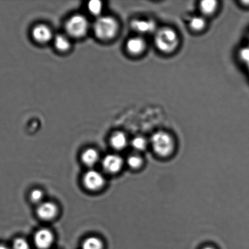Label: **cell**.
I'll return each instance as SVG.
<instances>
[{"label": "cell", "mask_w": 249, "mask_h": 249, "mask_svg": "<svg viewBox=\"0 0 249 249\" xmlns=\"http://www.w3.org/2000/svg\"><path fill=\"white\" fill-rule=\"evenodd\" d=\"M154 45L160 53L170 54L174 53L180 43L179 35L174 29L170 27L158 28L153 38Z\"/></svg>", "instance_id": "6da1fadb"}, {"label": "cell", "mask_w": 249, "mask_h": 249, "mask_svg": "<svg viewBox=\"0 0 249 249\" xmlns=\"http://www.w3.org/2000/svg\"><path fill=\"white\" fill-rule=\"evenodd\" d=\"M150 142L153 152L161 158H168L175 150V141L169 133L158 131L151 136Z\"/></svg>", "instance_id": "7a4b0ae2"}, {"label": "cell", "mask_w": 249, "mask_h": 249, "mask_svg": "<svg viewBox=\"0 0 249 249\" xmlns=\"http://www.w3.org/2000/svg\"><path fill=\"white\" fill-rule=\"evenodd\" d=\"M118 22L113 17L109 16L100 17L94 26L95 36L103 40L113 38L118 33Z\"/></svg>", "instance_id": "3957f363"}, {"label": "cell", "mask_w": 249, "mask_h": 249, "mask_svg": "<svg viewBox=\"0 0 249 249\" xmlns=\"http://www.w3.org/2000/svg\"><path fill=\"white\" fill-rule=\"evenodd\" d=\"M65 29L67 33L73 37H82L87 33L89 22L84 16L75 15L68 19L65 24Z\"/></svg>", "instance_id": "277c9868"}, {"label": "cell", "mask_w": 249, "mask_h": 249, "mask_svg": "<svg viewBox=\"0 0 249 249\" xmlns=\"http://www.w3.org/2000/svg\"><path fill=\"white\" fill-rule=\"evenodd\" d=\"M131 26L133 31L139 35L153 34L158 28L155 21L151 19H135L132 21Z\"/></svg>", "instance_id": "5b68a950"}, {"label": "cell", "mask_w": 249, "mask_h": 249, "mask_svg": "<svg viewBox=\"0 0 249 249\" xmlns=\"http://www.w3.org/2000/svg\"><path fill=\"white\" fill-rule=\"evenodd\" d=\"M83 182L87 189L90 190H97L103 186L104 179L103 176L95 170H90L85 173Z\"/></svg>", "instance_id": "8992f818"}, {"label": "cell", "mask_w": 249, "mask_h": 249, "mask_svg": "<svg viewBox=\"0 0 249 249\" xmlns=\"http://www.w3.org/2000/svg\"><path fill=\"white\" fill-rule=\"evenodd\" d=\"M147 43L142 36H133L126 42V50L130 54L135 56L142 54L146 50Z\"/></svg>", "instance_id": "52a82bcc"}, {"label": "cell", "mask_w": 249, "mask_h": 249, "mask_svg": "<svg viewBox=\"0 0 249 249\" xmlns=\"http://www.w3.org/2000/svg\"><path fill=\"white\" fill-rule=\"evenodd\" d=\"M54 240L53 233L48 229H42L37 231L34 236V242L40 249H46L50 247Z\"/></svg>", "instance_id": "ba28073f"}, {"label": "cell", "mask_w": 249, "mask_h": 249, "mask_svg": "<svg viewBox=\"0 0 249 249\" xmlns=\"http://www.w3.org/2000/svg\"><path fill=\"white\" fill-rule=\"evenodd\" d=\"M123 160L120 156L116 155H109L104 158L102 165L105 170L109 173L118 172L123 167Z\"/></svg>", "instance_id": "9c48e42d"}, {"label": "cell", "mask_w": 249, "mask_h": 249, "mask_svg": "<svg viewBox=\"0 0 249 249\" xmlns=\"http://www.w3.org/2000/svg\"><path fill=\"white\" fill-rule=\"evenodd\" d=\"M32 34L34 40L40 43L48 42L53 36L50 28L44 24H39L34 27Z\"/></svg>", "instance_id": "30bf717a"}, {"label": "cell", "mask_w": 249, "mask_h": 249, "mask_svg": "<svg viewBox=\"0 0 249 249\" xmlns=\"http://www.w3.org/2000/svg\"><path fill=\"white\" fill-rule=\"evenodd\" d=\"M39 218L44 220H50L55 218L57 213V209L52 202H43L38 206L37 211Z\"/></svg>", "instance_id": "8fae6325"}, {"label": "cell", "mask_w": 249, "mask_h": 249, "mask_svg": "<svg viewBox=\"0 0 249 249\" xmlns=\"http://www.w3.org/2000/svg\"><path fill=\"white\" fill-rule=\"evenodd\" d=\"M219 7L218 2L215 0H204L199 2V11L201 16L211 17L216 13Z\"/></svg>", "instance_id": "7c38bea8"}, {"label": "cell", "mask_w": 249, "mask_h": 249, "mask_svg": "<svg viewBox=\"0 0 249 249\" xmlns=\"http://www.w3.org/2000/svg\"><path fill=\"white\" fill-rule=\"evenodd\" d=\"M207 21L206 17L202 16L192 17L190 19L189 26L190 29L195 33H200L206 28Z\"/></svg>", "instance_id": "4fadbf2b"}, {"label": "cell", "mask_w": 249, "mask_h": 249, "mask_svg": "<svg viewBox=\"0 0 249 249\" xmlns=\"http://www.w3.org/2000/svg\"><path fill=\"white\" fill-rule=\"evenodd\" d=\"M111 145L118 150H123L128 144V139L123 132H117L113 134L111 139Z\"/></svg>", "instance_id": "5bb4252c"}, {"label": "cell", "mask_w": 249, "mask_h": 249, "mask_svg": "<svg viewBox=\"0 0 249 249\" xmlns=\"http://www.w3.org/2000/svg\"><path fill=\"white\" fill-rule=\"evenodd\" d=\"M98 153L93 148L87 149L82 155V162L87 166L94 165L98 160Z\"/></svg>", "instance_id": "9a60e30c"}, {"label": "cell", "mask_w": 249, "mask_h": 249, "mask_svg": "<svg viewBox=\"0 0 249 249\" xmlns=\"http://www.w3.org/2000/svg\"><path fill=\"white\" fill-rule=\"evenodd\" d=\"M55 45L57 50L64 51L69 50L70 41L67 36L63 35H57L55 38Z\"/></svg>", "instance_id": "2e32d148"}, {"label": "cell", "mask_w": 249, "mask_h": 249, "mask_svg": "<svg viewBox=\"0 0 249 249\" xmlns=\"http://www.w3.org/2000/svg\"><path fill=\"white\" fill-rule=\"evenodd\" d=\"M148 141L143 136H136L131 141V145L134 150L137 151H143L147 148Z\"/></svg>", "instance_id": "e0dca14e"}, {"label": "cell", "mask_w": 249, "mask_h": 249, "mask_svg": "<svg viewBox=\"0 0 249 249\" xmlns=\"http://www.w3.org/2000/svg\"><path fill=\"white\" fill-rule=\"evenodd\" d=\"M82 249H102V243L97 238L90 237L83 243Z\"/></svg>", "instance_id": "ac0fdd59"}, {"label": "cell", "mask_w": 249, "mask_h": 249, "mask_svg": "<svg viewBox=\"0 0 249 249\" xmlns=\"http://www.w3.org/2000/svg\"><path fill=\"white\" fill-rule=\"evenodd\" d=\"M129 167L134 170H137L142 167L143 164V158L138 155H133L129 156L127 160Z\"/></svg>", "instance_id": "d6986e66"}, {"label": "cell", "mask_w": 249, "mask_h": 249, "mask_svg": "<svg viewBox=\"0 0 249 249\" xmlns=\"http://www.w3.org/2000/svg\"><path fill=\"white\" fill-rule=\"evenodd\" d=\"M88 8H89L90 13L94 16H98L102 12V2L99 0H92L88 4Z\"/></svg>", "instance_id": "ffe728a7"}, {"label": "cell", "mask_w": 249, "mask_h": 249, "mask_svg": "<svg viewBox=\"0 0 249 249\" xmlns=\"http://www.w3.org/2000/svg\"><path fill=\"white\" fill-rule=\"evenodd\" d=\"M14 249H29L28 242L23 238H19L15 240L13 243Z\"/></svg>", "instance_id": "44dd1931"}, {"label": "cell", "mask_w": 249, "mask_h": 249, "mask_svg": "<svg viewBox=\"0 0 249 249\" xmlns=\"http://www.w3.org/2000/svg\"><path fill=\"white\" fill-rule=\"evenodd\" d=\"M30 197L31 201L34 202H40L43 197V193L38 189L34 190L31 193Z\"/></svg>", "instance_id": "7402d4cb"}, {"label": "cell", "mask_w": 249, "mask_h": 249, "mask_svg": "<svg viewBox=\"0 0 249 249\" xmlns=\"http://www.w3.org/2000/svg\"><path fill=\"white\" fill-rule=\"evenodd\" d=\"M0 249H9L7 247V246L0 245Z\"/></svg>", "instance_id": "603a6c76"}, {"label": "cell", "mask_w": 249, "mask_h": 249, "mask_svg": "<svg viewBox=\"0 0 249 249\" xmlns=\"http://www.w3.org/2000/svg\"><path fill=\"white\" fill-rule=\"evenodd\" d=\"M216 249L215 248L212 247V246H206L203 249Z\"/></svg>", "instance_id": "cb8c5ba5"}]
</instances>
